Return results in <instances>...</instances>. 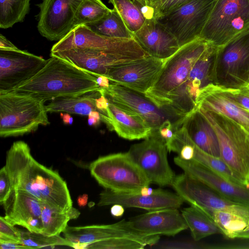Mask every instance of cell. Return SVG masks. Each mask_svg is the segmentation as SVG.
Instances as JSON below:
<instances>
[{"mask_svg": "<svg viewBox=\"0 0 249 249\" xmlns=\"http://www.w3.org/2000/svg\"><path fill=\"white\" fill-rule=\"evenodd\" d=\"M248 186L249 187V177L248 180Z\"/></svg>", "mask_w": 249, "mask_h": 249, "instance_id": "9f6ffc18", "label": "cell"}, {"mask_svg": "<svg viewBox=\"0 0 249 249\" xmlns=\"http://www.w3.org/2000/svg\"><path fill=\"white\" fill-rule=\"evenodd\" d=\"M168 149L160 139L150 136L131 146L127 153L151 183L171 185L176 176L167 159Z\"/></svg>", "mask_w": 249, "mask_h": 249, "instance_id": "8fae6325", "label": "cell"}, {"mask_svg": "<svg viewBox=\"0 0 249 249\" xmlns=\"http://www.w3.org/2000/svg\"><path fill=\"white\" fill-rule=\"evenodd\" d=\"M100 88L95 76L59 57L51 55L43 68L13 91L44 103L58 97L80 96Z\"/></svg>", "mask_w": 249, "mask_h": 249, "instance_id": "7a4b0ae2", "label": "cell"}, {"mask_svg": "<svg viewBox=\"0 0 249 249\" xmlns=\"http://www.w3.org/2000/svg\"><path fill=\"white\" fill-rule=\"evenodd\" d=\"M197 107L222 114L249 128V113L229 98L220 84L211 83L203 87L196 98V107Z\"/></svg>", "mask_w": 249, "mask_h": 249, "instance_id": "603a6c76", "label": "cell"}, {"mask_svg": "<svg viewBox=\"0 0 249 249\" xmlns=\"http://www.w3.org/2000/svg\"><path fill=\"white\" fill-rule=\"evenodd\" d=\"M95 76L106 75L111 66L131 61L102 52L71 49L51 53Z\"/></svg>", "mask_w": 249, "mask_h": 249, "instance_id": "cb8c5ba5", "label": "cell"}, {"mask_svg": "<svg viewBox=\"0 0 249 249\" xmlns=\"http://www.w3.org/2000/svg\"><path fill=\"white\" fill-rule=\"evenodd\" d=\"M223 93L241 108L249 113V81H244L237 86L228 87L220 85Z\"/></svg>", "mask_w": 249, "mask_h": 249, "instance_id": "f35d334b", "label": "cell"}, {"mask_svg": "<svg viewBox=\"0 0 249 249\" xmlns=\"http://www.w3.org/2000/svg\"><path fill=\"white\" fill-rule=\"evenodd\" d=\"M124 212V207L120 204L112 205L110 208V213L114 217L122 216Z\"/></svg>", "mask_w": 249, "mask_h": 249, "instance_id": "7dc6e473", "label": "cell"}, {"mask_svg": "<svg viewBox=\"0 0 249 249\" xmlns=\"http://www.w3.org/2000/svg\"><path fill=\"white\" fill-rule=\"evenodd\" d=\"M147 245L139 240L117 237L99 241L86 245L84 249H142Z\"/></svg>", "mask_w": 249, "mask_h": 249, "instance_id": "74e56055", "label": "cell"}, {"mask_svg": "<svg viewBox=\"0 0 249 249\" xmlns=\"http://www.w3.org/2000/svg\"><path fill=\"white\" fill-rule=\"evenodd\" d=\"M174 161L184 173L203 183L227 199L249 206V187L231 182L194 160H185L178 156L174 158Z\"/></svg>", "mask_w": 249, "mask_h": 249, "instance_id": "d6986e66", "label": "cell"}, {"mask_svg": "<svg viewBox=\"0 0 249 249\" xmlns=\"http://www.w3.org/2000/svg\"><path fill=\"white\" fill-rule=\"evenodd\" d=\"M89 168L91 176L105 189L124 194L139 193L150 181L127 152L99 157Z\"/></svg>", "mask_w": 249, "mask_h": 249, "instance_id": "8992f818", "label": "cell"}, {"mask_svg": "<svg viewBox=\"0 0 249 249\" xmlns=\"http://www.w3.org/2000/svg\"><path fill=\"white\" fill-rule=\"evenodd\" d=\"M178 126L170 119L164 121L157 128L152 130L151 135L162 142L166 146H169L175 136Z\"/></svg>", "mask_w": 249, "mask_h": 249, "instance_id": "60d3db41", "label": "cell"}, {"mask_svg": "<svg viewBox=\"0 0 249 249\" xmlns=\"http://www.w3.org/2000/svg\"><path fill=\"white\" fill-rule=\"evenodd\" d=\"M237 238L249 239V219L248 221L247 226L238 233Z\"/></svg>", "mask_w": 249, "mask_h": 249, "instance_id": "681fc988", "label": "cell"}, {"mask_svg": "<svg viewBox=\"0 0 249 249\" xmlns=\"http://www.w3.org/2000/svg\"><path fill=\"white\" fill-rule=\"evenodd\" d=\"M44 103L15 91L0 93V136H22L50 124Z\"/></svg>", "mask_w": 249, "mask_h": 249, "instance_id": "5b68a950", "label": "cell"}, {"mask_svg": "<svg viewBox=\"0 0 249 249\" xmlns=\"http://www.w3.org/2000/svg\"><path fill=\"white\" fill-rule=\"evenodd\" d=\"M1 249H29L31 247L23 245L22 244L15 243H0Z\"/></svg>", "mask_w": 249, "mask_h": 249, "instance_id": "f6af8a7d", "label": "cell"}, {"mask_svg": "<svg viewBox=\"0 0 249 249\" xmlns=\"http://www.w3.org/2000/svg\"><path fill=\"white\" fill-rule=\"evenodd\" d=\"M133 0L136 1L141 4H143V5H145L144 0Z\"/></svg>", "mask_w": 249, "mask_h": 249, "instance_id": "db71d44e", "label": "cell"}, {"mask_svg": "<svg viewBox=\"0 0 249 249\" xmlns=\"http://www.w3.org/2000/svg\"><path fill=\"white\" fill-rule=\"evenodd\" d=\"M215 59L221 62L225 74L238 80L241 71L249 62V28L216 48Z\"/></svg>", "mask_w": 249, "mask_h": 249, "instance_id": "d4e9b609", "label": "cell"}, {"mask_svg": "<svg viewBox=\"0 0 249 249\" xmlns=\"http://www.w3.org/2000/svg\"><path fill=\"white\" fill-rule=\"evenodd\" d=\"M181 121L190 138L198 147L209 154L220 157L216 135L212 126L196 109Z\"/></svg>", "mask_w": 249, "mask_h": 249, "instance_id": "4316f807", "label": "cell"}, {"mask_svg": "<svg viewBox=\"0 0 249 249\" xmlns=\"http://www.w3.org/2000/svg\"><path fill=\"white\" fill-rule=\"evenodd\" d=\"M245 128L246 129V130L247 131V132L249 134V128H245Z\"/></svg>", "mask_w": 249, "mask_h": 249, "instance_id": "11a10c76", "label": "cell"}, {"mask_svg": "<svg viewBox=\"0 0 249 249\" xmlns=\"http://www.w3.org/2000/svg\"><path fill=\"white\" fill-rule=\"evenodd\" d=\"M85 25L103 36L120 39H134V34L127 28L114 8L110 9L108 14L99 20Z\"/></svg>", "mask_w": 249, "mask_h": 249, "instance_id": "f546056e", "label": "cell"}, {"mask_svg": "<svg viewBox=\"0 0 249 249\" xmlns=\"http://www.w3.org/2000/svg\"><path fill=\"white\" fill-rule=\"evenodd\" d=\"M249 28V0H217L199 38L218 48Z\"/></svg>", "mask_w": 249, "mask_h": 249, "instance_id": "52a82bcc", "label": "cell"}, {"mask_svg": "<svg viewBox=\"0 0 249 249\" xmlns=\"http://www.w3.org/2000/svg\"><path fill=\"white\" fill-rule=\"evenodd\" d=\"M71 49L102 52L129 61L149 56L134 39H120L103 36L84 24L72 28L53 46L51 53Z\"/></svg>", "mask_w": 249, "mask_h": 249, "instance_id": "ba28073f", "label": "cell"}, {"mask_svg": "<svg viewBox=\"0 0 249 249\" xmlns=\"http://www.w3.org/2000/svg\"><path fill=\"white\" fill-rule=\"evenodd\" d=\"M100 89L76 97H61L51 100L45 106L48 112H66L81 115H89L93 111L101 115V121L108 127V121L98 108L96 99L101 95Z\"/></svg>", "mask_w": 249, "mask_h": 249, "instance_id": "83f0119b", "label": "cell"}, {"mask_svg": "<svg viewBox=\"0 0 249 249\" xmlns=\"http://www.w3.org/2000/svg\"><path fill=\"white\" fill-rule=\"evenodd\" d=\"M204 212V211H203ZM213 221L226 238H237L238 233L247 226L248 219L232 213L222 211L204 212Z\"/></svg>", "mask_w": 249, "mask_h": 249, "instance_id": "1f68e13d", "label": "cell"}, {"mask_svg": "<svg viewBox=\"0 0 249 249\" xmlns=\"http://www.w3.org/2000/svg\"><path fill=\"white\" fill-rule=\"evenodd\" d=\"M195 147L194 160L207 167L231 182L247 186L220 157H215L205 152L196 144Z\"/></svg>", "mask_w": 249, "mask_h": 249, "instance_id": "836d02e7", "label": "cell"}, {"mask_svg": "<svg viewBox=\"0 0 249 249\" xmlns=\"http://www.w3.org/2000/svg\"><path fill=\"white\" fill-rule=\"evenodd\" d=\"M2 205L4 217L11 224L42 233V202L24 191L12 188Z\"/></svg>", "mask_w": 249, "mask_h": 249, "instance_id": "ac0fdd59", "label": "cell"}, {"mask_svg": "<svg viewBox=\"0 0 249 249\" xmlns=\"http://www.w3.org/2000/svg\"><path fill=\"white\" fill-rule=\"evenodd\" d=\"M61 117L62 119L63 122L66 124H71L73 123V118L70 115V113H61Z\"/></svg>", "mask_w": 249, "mask_h": 249, "instance_id": "f907efd6", "label": "cell"}, {"mask_svg": "<svg viewBox=\"0 0 249 249\" xmlns=\"http://www.w3.org/2000/svg\"><path fill=\"white\" fill-rule=\"evenodd\" d=\"M181 214L196 241L211 235L221 234L220 230L210 216L195 206L183 208Z\"/></svg>", "mask_w": 249, "mask_h": 249, "instance_id": "f1b7e54d", "label": "cell"}, {"mask_svg": "<svg viewBox=\"0 0 249 249\" xmlns=\"http://www.w3.org/2000/svg\"><path fill=\"white\" fill-rule=\"evenodd\" d=\"M18 49L1 34L0 35V49L14 50Z\"/></svg>", "mask_w": 249, "mask_h": 249, "instance_id": "bcb514c9", "label": "cell"}, {"mask_svg": "<svg viewBox=\"0 0 249 249\" xmlns=\"http://www.w3.org/2000/svg\"><path fill=\"white\" fill-rule=\"evenodd\" d=\"M84 0H43L38 5L37 29L51 41H59L72 28L76 13Z\"/></svg>", "mask_w": 249, "mask_h": 249, "instance_id": "5bb4252c", "label": "cell"}, {"mask_svg": "<svg viewBox=\"0 0 249 249\" xmlns=\"http://www.w3.org/2000/svg\"><path fill=\"white\" fill-rule=\"evenodd\" d=\"M216 53V48L209 44L190 71L181 96L182 104L190 111L195 108L196 98L200 90L212 83Z\"/></svg>", "mask_w": 249, "mask_h": 249, "instance_id": "7402d4cb", "label": "cell"}, {"mask_svg": "<svg viewBox=\"0 0 249 249\" xmlns=\"http://www.w3.org/2000/svg\"><path fill=\"white\" fill-rule=\"evenodd\" d=\"M96 77L97 84L100 88H106L109 87L110 80L107 77L103 75H99Z\"/></svg>", "mask_w": 249, "mask_h": 249, "instance_id": "c3c4849f", "label": "cell"}, {"mask_svg": "<svg viewBox=\"0 0 249 249\" xmlns=\"http://www.w3.org/2000/svg\"><path fill=\"white\" fill-rule=\"evenodd\" d=\"M100 90L110 102L141 116L152 130L165 120H171L143 94L114 83Z\"/></svg>", "mask_w": 249, "mask_h": 249, "instance_id": "e0dca14e", "label": "cell"}, {"mask_svg": "<svg viewBox=\"0 0 249 249\" xmlns=\"http://www.w3.org/2000/svg\"><path fill=\"white\" fill-rule=\"evenodd\" d=\"M31 0H0V27L6 29L22 22L28 13Z\"/></svg>", "mask_w": 249, "mask_h": 249, "instance_id": "d6a6232c", "label": "cell"}, {"mask_svg": "<svg viewBox=\"0 0 249 249\" xmlns=\"http://www.w3.org/2000/svg\"><path fill=\"white\" fill-rule=\"evenodd\" d=\"M189 0H159L149 6L153 18H157Z\"/></svg>", "mask_w": 249, "mask_h": 249, "instance_id": "b9f144b4", "label": "cell"}, {"mask_svg": "<svg viewBox=\"0 0 249 249\" xmlns=\"http://www.w3.org/2000/svg\"><path fill=\"white\" fill-rule=\"evenodd\" d=\"M134 39L149 56L166 60L180 48L175 36L155 18L145 19Z\"/></svg>", "mask_w": 249, "mask_h": 249, "instance_id": "44dd1931", "label": "cell"}, {"mask_svg": "<svg viewBox=\"0 0 249 249\" xmlns=\"http://www.w3.org/2000/svg\"><path fill=\"white\" fill-rule=\"evenodd\" d=\"M217 0H189L156 18L180 47L199 38Z\"/></svg>", "mask_w": 249, "mask_h": 249, "instance_id": "9c48e42d", "label": "cell"}, {"mask_svg": "<svg viewBox=\"0 0 249 249\" xmlns=\"http://www.w3.org/2000/svg\"><path fill=\"white\" fill-rule=\"evenodd\" d=\"M5 166L12 188L24 191L62 213L72 207L66 182L59 173L37 161L25 142H14L7 151Z\"/></svg>", "mask_w": 249, "mask_h": 249, "instance_id": "6da1fadb", "label": "cell"}, {"mask_svg": "<svg viewBox=\"0 0 249 249\" xmlns=\"http://www.w3.org/2000/svg\"><path fill=\"white\" fill-rule=\"evenodd\" d=\"M88 196L87 194L79 196L77 198V203L80 207L85 206L88 202Z\"/></svg>", "mask_w": 249, "mask_h": 249, "instance_id": "816d5d0a", "label": "cell"}, {"mask_svg": "<svg viewBox=\"0 0 249 249\" xmlns=\"http://www.w3.org/2000/svg\"><path fill=\"white\" fill-rule=\"evenodd\" d=\"M110 11L101 0H84L76 13L73 28L97 21Z\"/></svg>", "mask_w": 249, "mask_h": 249, "instance_id": "d590c367", "label": "cell"}, {"mask_svg": "<svg viewBox=\"0 0 249 249\" xmlns=\"http://www.w3.org/2000/svg\"><path fill=\"white\" fill-rule=\"evenodd\" d=\"M101 121V115L98 111H92L88 115V122L89 125L96 126Z\"/></svg>", "mask_w": 249, "mask_h": 249, "instance_id": "ee69618b", "label": "cell"}, {"mask_svg": "<svg viewBox=\"0 0 249 249\" xmlns=\"http://www.w3.org/2000/svg\"><path fill=\"white\" fill-rule=\"evenodd\" d=\"M21 244L31 247L38 249L44 247L53 248L56 246H66L72 247V244L59 235L49 236L43 233L21 231Z\"/></svg>", "mask_w": 249, "mask_h": 249, "instance_id": "8d00e7d4", "label": "cell"}, {"mask_svg": "<svg viewBox=\"0 0 249 249\" xmlns=\"http://www.w3.org/2000/svg\"><path fill=\"white\" fill-rule=\"evenodd\" d=\"M80 214V212L73 207L68 212L62 213L42 202V233L49 236L59 235L68 226L69 221L76 219Z\"/></svg>", "mask_w": 249, "mask_h": 249, "instance_id": "4dcf8cb0", "label": "cell"}, {"mask_svg": "<svg viewBox=\"0 0 249 249\" xmlns=\"http://www.w3.org/2000/svg\"><path fill=\"white\" fill-rule=\"evenodd\" d=\"M62 233L64 238L74 248H84L89 243L117 237L134 239L147 246L156 244L160 239L159 235H142L134 231L128 227L127 221L124 219L111 224L68 226Z\"/></svg>", "mask_w": 249, "mask_h": 249, "instance_id": "9a60e30c", "label": "cell"}, {"mask_svg": "<svg viewBox=\"0 0 249 249\" xmlns=\"http://www.w3.org/2000/svg\"><path fill=\"white\" fill-rule=\"evenodd\" d=\"M133 34L144 24L145 18L133 0H109Z\"/></svg>", "mask_w": 249, "mask_h": 249, "instance_id": "e575fe53", "label": "cell"}, {"mask_svg": "<svg viewBox=\"0 0 249 249\" xmlns=\"http://www.w3.org/2000/svg\"><path fill=\"white\" fill-rule=\"evenodd\" d=\"M0 243L21 244L20 231L3 216L0 217Z\"/></svg>", "mask_w": 249, "mask_h": 249, "instance_id": "ab89813d", "label": "cell"}, {"mask_svg": "<svg viewBox=\"0 0 249 249\" xmlns=\"http://www.w3.org/2000/svg\"><path fill=\"white\" fill-rule=\"evenodd\" d=\"M159 0H144L145 5L151 6Z\"/></svg>", "mask_w": 249, "mask_h": 249, "instance_id": "f5cc1de1", "label": "cell"}, {"mask_svg": "<svg viewBox=\"0 0 249 249\" xmlns=\"http://www.w3.org/2000/svg\"><path fill=\"white\" fill-rule=\"evenodd\" d=\"M108 102L111 131H114L119 137L131 141L150 136L152 127L141 116L109 100Z\"/></svg>", "mask_w": 249, "mask_h": 249, "instance_id": "484cf974", "label": "cell"}, {"mask_svg": "<svg viewBox=\"0 0 249 249\" xmlns=\"http://www.w3.org/2000/svg\"><path fill=\"white\" fill-rule=\"evenodd\" d=\"M213 129L220 158L249 187V134L244 127L222 114L199 107L195 108Z\"/></svg>", "mask_w": 249, "mask_h": 249, "instance_id": "277c9868", "label": "cell"}, {"mask_svg": "<svg viewBox=\"0 0 249 249\" xmlns=\"http://www.w3.org/2000/svg\"><path fill=\"white\" fill-rule=\"evenodd\" d=\"M185 201L177 193L156 189L150 195L124 194L105 189L100 194L99 206L120 204L125 208H137L148 212L168 208H179Z\"/></svg>", "mask_w": 249, "mask_h": 249, "instance_id": "2e32d148", "label": "cell"}, {"mask_svg": "<svg viewBox=\"0 0 249 249\" xmlns=\"http://www.w3.org/2000/svg\"><path fill=\"white\" fill-rule=\"evenodd\" d=\"M209 45L198 38L180 47L165 60L156 81L144 95L164 113L175 114L190 71Z\"/></svg>", "mask_w": 249, "mask_h": 249, "instance_id": "3957f363", "label": "cell"}, {"mask_svg": "<svg viewBox=\"0 0 249 249\" xmlns=\"http://www.w3.org/2000/svg\"><path fill=\"white\" fill-rule=\"evenodd\" d=\"M10 178L5 166L0 170V203L2 205L12 189Z\"/></svg>", "mask_w": 249, "mask_h": 249, "instance_id": "7bdbcfd3", "label": "cell"}, {"mask_svg": "<svg viewBox=\"0 0 249 249\" xmlns=\"http://www.w3.org/2000/svg\"><path fill=\"white\" fill-rule=\"evenodd\" d=\"M171 186L185 201L204 212L210 210L226 211L249 219V206L227 199L203 183L184 173L176 176Z\"/></svg>", "mask_w": 249, "mask_h": 249, "instance_id": "30bf717a", "label": "cell"}, {"mask_svg": "<svg viewBox=\"0 0 249 249\" xmlns=\"http://www.w3.org/2000/svg\"><path fill=\"white\" fill-rule=\"evenodd\" d=\"M247 80L249 81V74H248V79H247Z\"/></svg>", "mask_w": 249, "mask_h": 249, "instance_id": "6f0895ef", "label": "cell"}, {"mask_svg": "<svg viewBox=\"0 0 249 249\" xmlns=\"http://www.w3.org/2000/svg\"><path fill=\"white\" fill-rule=\"evenodd\" d=\"M134 231L145 235L174 236L188 227L178 209L148 212L127 220Z\"/></svg>", "mask_w": 249, "mask_h": 249, "instance_id": "ffe728a7", "label": "cell"}, {"mask_svg": "<svg viewBox=\"0 0 249 249\" xmlns=\"http://www.w3.org/2000/svg\"><path fill=\"white\" fill-rule=\"evenodd\" d=\"M47 59L19 49H0V93L14 90L35 76Z\"/></svg>", "mask_w": 249, "mask_h": 249, "instance_id": "4fadbf2b", "label": "cell"}, {"mask_svg": "<svg viewBox=\"0 0 249 249\" xmlns=\"http://www.w3.org/2000/svg\"><path fill=\"white\" fill-rule=\"evenodd\" d=\"M165 60L150 56L111 66L106 75L114 83L144 94L156 81Z\"/></svg>", "mask_w": 249, "mask_h": 249, "instance_id": "7c38bea8", "label": "cell"}]
</instances>
